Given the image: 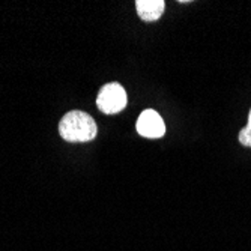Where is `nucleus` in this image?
I'll list each match as a JSON object with an SVG mask.
<instances>
[{
    "label": "nucleus",
    "mask_w": 251,
    "mask_h": 251,
    "mask_svg": "<svg viewBox=\"0 0 251 251\" xmlns=\"http://www.w3.org/2000/svg\"><path fill=\"white\" fill-rule=\"evenodd\" d=\"M238 139H239V143L241 145H244L247 148H251V108H250V113H248V124L239 132Z\"/></svg>",
    "instance_id": "obj_5"
},
{
    "label": "nucleus",
    "mask_w": 251,
    "mask_h": 251,
    "mask_svg": "<svg viewBox=\"0 0 251 251\" xmlns=\"http://www.w3.org/2000/svg\"><path fill=\"white\" fill-rule=\"evenodd\" d=\"M126 104L128 98L125 89L116 81L104 84L97 98L98 108L105 115H116L126 107Z\"/></svg>",
    "instance_id": "obj_2"
},
{
    "label": "nucleus",
    "mask_w": 251,
    "mask_h": 251,
    "mask_svg": "<svg viewBox=\"0 0 251 251\" xmlns=\"http://www.w3.org/2000/svg\"><path fill=\"white\" fill-rule=\"evenodd\" d=\"M166 8L164 0H137L135 9L143 21H156L163 15Z\"/></svg>",
    "instance_id": "obj_4"
},
{
    "label": "nucleus",
    "mask_w": 251,
    "mask_h": 251,
    "mask_svg": "<svg viewBox=\"0 0 251 251\" xmlns=\"http://www.w3.org/2000/svg\"><path fill=\"white\" fill-rule=\"evenodd\" d=\"M59 134L70 143H86L92 142L97 137L98 126L94 118L87 113L73 110L68 111L59 122Z\"/></svg>",
    "instance_id": "obj_1"
},
{
    "label": "nucleus",
    "mask_w": 251,
    "mask_h": 251,
    "mask_svg": "<svg viewBox=\"0 0 251 251\" xmlns=\"http://www.w3.org/2000/svg\"><path fill=\"white\" fill-rule=\"evenodd\" d=\"M137 132L146 139H159L166 132V124L155 110H145L137 121Z\"/></svg>",
    "instance_id": "obj_3"
}]
</instances>
